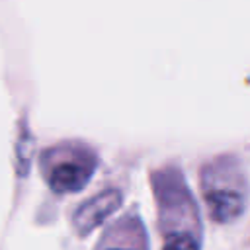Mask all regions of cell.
<instances>
[{"mask_svg": "<svg viewBox=\"0 0 250 250\" xmlns=\"http://www.w3.org/2000/svg\"><path fill=\"white\" fill-rule=\"evenodd\" d=\"M201 191L217 223L234 221L246 207V180L232 158H219L205 166L201 174Z\"/></svg>", "mask_w": 250, "mask_h": 250, "instance_id": "cell-1", "label": "cell"}, {"mask_svg": "<svg viewBox=\"0 0 250 250\" xmlns=\"http://www.w3.org/2000/svg\"><path fill=\"white\" fill-rule=\"evenodd\" d=\"M49 160L51 164L47 166V180L49 186L59 193L82 189L96 168V156L78 146L57 148Z\"/></svg>", "mask_w": 250, "mask_h": 250, "instance_id": "cell-2", "label": "cell"}, {"mask_svg": "<svg viewBox=\"0 0 250 250\" xmlns=\"http://www.w3.org/2000/svg\"><path fill=\"white\" fill-rule=\"evenodd\" d=\"M121 205V193L117 189H105L92 199H88L84 205L78 207L74 213V229L80 234L92 232L96 227H100L109 215H113Z\"/></svg>", "mask_w": 250, "mask_h": 250, "instance_id": "cell-3", "label": "cell"}, {"mask_svg": "<svg viewBox=\"0 0 250 250\" xmlns=\"http://www.w3.org/2000/svg\"><path fill=\"white\" fill-rule=\"evenodd\" d=\"M162 250H199V240L189 230H174L166 236Z\"/></svg>", "mask_w": 250, "mask_h": 250, "instance_id": "cell-4", "label": "cell"}, {"mask_svg": "<svg viewBox=\"0 0 250 250\" xmlns=\"http://www.w3.org/2000/svg\"><path fill=\"white\" fill-rule=\"evenodd\" d=\"M115 250H117V248H115Z\"/></svg>", "mask_w": 250, "mask_h": 250, "instance_id": "cell-5", "label": "cell"}]
</instances>
